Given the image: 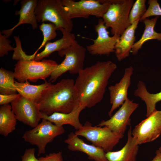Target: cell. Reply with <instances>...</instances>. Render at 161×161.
Returning <instances> with one entry per match:
<instances>
[{
    "mask_svg": "<svg viewBox=\"0 0 161 161\" xmlns=\"http://www.w3.org/2000/svg\"><path fill=\"white\" fill-rule=\"evenodd\" d=\"M15 84L17 92L21 96L38 104L44 93L52 83L45 81L40 85H33L27 80L21 83L15 81Z\"/></svg>",
    "mask_w": 161,
    "mask_h": 161,
    "instance_id": "44dd1931",
    "label": "cell"
},
{
    "mask_svg": "<svg viewBox=\"0 0 161 161\" xmlns=\"http://www.w3.org/2000/svg\"><path fill=\"white\" fill-rule=\"evenodd\" d=\"M65 132L63 126H57L49 121L42 119L35 127L26 131L22 138L25 141L38 147V156L46 153V148L48 143Z\"/></svg>",
    "mask_w": 161,
    "mask_h": 161,
    "instance_id": "ba28073f",
    "label": "cell"
},
{
    "mask_svg": "<svg viewBox=\"0 0 161 161\" xmlns=\"http://www.w3.org/2000/svg\"><path fill=\"white\" fill-rule=\"evenodd\" d=\"M75 133L84 137L93 145L102 148L106 153L112 151L124 136L113 132L106 126H93L88 121Z\"/></svg>",
    "mask_w": 161,
    "mask_h": 161,
    "instance_id": "52a82bcc",
    "label": "cell"
},
{
    "mask_svg": "<svg viewBox=\"0 0 161 161\" xmlns=\"http://www.w3.org/2000/svg\"><path fill=\"white\" fill-rule=\"evenodd\" d=\"M62 33V38L53 42H48L44 50L36 54L33 60L40 61L44 58L48 57L55 51L59 52L69 47L76 41L75 35L71 32L62 28H59Z\"/></svg>",
    "mask_w": 161,
    "mask_h": 161,
    "instance_id": "d6986e66",
    "label": "cell"
},
{
    "mask_svg": "<svg viewBox=\"0 0 161 161\" xmlns=\"http://www.w3.org/2000/svg\"><path fill=\"white\" fill-rule=\"evenodd\" d=\"M110 6L102 17L107 29L112 35L120 36L128 27L129 15L133 0H107Z\"/></svg>",
    "mask_w": 161,
    "mask_h": 161,
    "instance_id": "8992f818",
    "label": "cell"
},
{
    "mask_svg": "<svg viewBox=\"0 0 161 161\" xmlns=\"http://www.w3.org/2000/svg\"><path fill=\"white\" fill-rule=\"evenodd\" d=\"M21 96L19 93L9 95L0 94V105H2L9 104Z\"/></svg>",
    "mask_w": 161,
    "mask_h": 161,
    "instance_id": "d6a6232c",
    "label": "cell"
},
{
    "mask_svg": "<svg viewBox=\"0 0 161 161\" xmlns=\"http://www.w3.org/2000/svg\"><path fill=\"white\" fill-rule=\"evenodd\" d=\"M38 22L49 21L57 30L62 28L71 32L73 24L61 0H38L35 10Z\"/></svg>",
    "mask_w": 161,
    "mask_h": 161,
    "instance_id": "277c9868",
    "label": "cell"
},
{
    "mask_svg": "<svg viewBox=\"0 0 161 161\" xmlns=\"http://www.w3.org/2000/svg\"><path fill=\"white\" fill-rule=\"evenodd\" d=\"M35 150L34 148L26 149L21 156V161H39L35 155Z\"/></svg>",
    "mask_w": 161,
    "mask_h": 161,
    "instance_id": "1f68e13d",
    "label": "cell"
},
{
    "mask_svg": "<svg viewBox=\"0 0 161 161\" xmlns=\"http://www.w3.org/2000/svg\"><path fill=\"white\" fill-rule=\"evenodd\" d=\"M39 28L43 33V39L41 44L34 53L35 55L38 51L45 46L48 42L55 38L57 35L56 32L57 28L55 25L52 23L45 24L42 23L39 26Z\"/></svg>",
    "mask_w": 161,
    "mask_h": 161,
    "instance_id": "4316f807",
    "label": "cell"
},
{
    "mask_svg": "<svg viewBox=\"0 0 161 161\" xmlns=\"http://www.w3.org/2000/svg\"><path fill=\"white\" fill-rule=\"evenodd\" d=\"M72 79L63 78L47 89L38 103L40 110L49 115L55 112L67 113L71 112L80 103Z\"/></svg>",
    "mask_w": 161,
    "mask_h": 161,
    "instance_id": "7a4b0ae2",
    "label": "cell"
},
{
    "mask_svg": "<svg viewBox=\"0 0 161 161\" xmlns=\"http://www.w3.org/2000/svg\"><path fill=\"white\" fill-rule=\"evenodd\" d=\"M158 150L161 153V145L159 148V149Z\"/></svg>",
    "mask_w": 161,
    "mask_h": 161,
    "instance_id": "e575fe53",
    "label": "cell"
},
{
    "mask_svg": "<svg viewBox=\"0 0 161 161\" xmlns=\"http://www.w3.org/2000/svg\"><path fill=\"white\" fill-rule=\"evenodd\" d=\"M148 4V7L140 19V21H143L150 16H161V7L157 0H149Z\"/></svg>",
    "mask_w": 161,
    "mask_h": 161,
    "instance_id": "f1b7e54d",
    "label": "cell"
},
{
    "mask_svg": "<svg viewBox=\"0 0 161 161\" xmlns=\"http://www.w3.org/2000/svg\"><path fill=\"white\" fill-rule=\"evenodd\" d=\"M131 129L130 126L128 132L127 141L121 149L106 153V156L108 161H137L139 145L132 135Z\"/></svg>",
    "mask_w": 161,
    "mask_h": 161,
    "instance_id": "e0dca14e",
    "label": "cell"
},
{
    "mask_svg": "<svg viewBox=\"0 0 161 161\" xmlns=\"http://www.w3.org/2000/svg\"><path fill=\"white\" fill-rule=\"evenodd\" d=\"M139 106V104L128 98L110 119L102 120L97 126H106L115 133L124 135L127 126L130 125L131 115Z\"/></svg>",
    "mask_w": 161,
    "mask_h": 161,
    "instance_id": "4fadbf2b",
    "label": "cell"
},
{
    "mask_svg": "<svg viewBox=\"0 0 161 161\" xmlns=\"http://www.w3.org/2000/svg\"><path fill=\"white\" fill-rule=\"evenodd\" d=\"M132 66L125 68L124 75L120 81L114 85L108 87L110 94V101L112 104L111 108L108 112L111 117L116 109L122 105L128 98V92L131 83V77L133 73Z\"/></svg>",
    "mask_w": 161,
    "mask_h": 161,
    "instance_id": "5bb4252c",
    "label": "cell"
},
{
    "mask_svg": "<svg viewBox=\"0 0 161 161\" xmlns=\"http://www.w3.org/2000/svg\"><path fill=\"white\" fill-rule=\"evenodd\" d=\"M38 159L39 161H63L62 152L60 151L50 153L45 157H41Z\"/></svg>",
    "mask_w": 161,
    "mask_h": 161,
    "instance_id": "4dcf8cb0",
    "label": "cell"
},
{
    "mask_svg": "<svg viewBox=\"0 0 161 161\" xmlns=\"http://www.w3.org/2000/svg\"><path fill=\"white\" fill-rule=\"evenodd\" d=\"M14 72L1 67L0 69V94L9 95L17 92Z\"/></svg>",
    "mask_w": 161,
    "mask_h": 161,
    "instance_id": "d4e9b609",
    "label": "cell"
},
{
    "mask_svg": "<svg viewBox=\"0 0 161 161\" xmlns=\"http://www.w3.org/2000/svg\"><path fill=\"white\" fill-rule=\"evenodd\" d=\"M38 2V0H22L20 10L15 12V15L19 16L17 24L11 29L3 30L0 33L4 34L8 38L11 35L15 29L23 24H30L33 30L37 29L38 27V21L35 12Z\"/></svg>",
    "mask_w": 161,
    "mask_h": 161,
    "instance_id": "2e32d148",
    "label": "cell"
},
{
    "mask_svg": "<svg viewBox=\"0 0 161 161\" xmlns=\"http://www.w3.org/2000/svg\"><path fill=\"white\" fill-rule=\"evenodd\" d=\"M146 0H137L134 3L129 15L128 27L140 20L147 10Z\"/></svg>",
    "mask_w": 161,
    "mask_h": 161,
    "instance_id": "484cf974",
    "label": "cell"
},
{
    "mask_svg": "<svg viewBox=\"0 0 161 161\" xmlns=\"http://www.w3.org/2000/svg\"><path fill=\"white\" fill-rule=\"evenodd\" d=\"M86 49L76 40L68 48L58 52L59 56H65L51 73L48 82L53 83L62 74L69 71L72 74H78L83 69Z\"/></svg>",
    "mask_w": 161,
    "mask_h": 161,
    "instance_id": "5b68a950",
    "label": "cell"
},
{
    "mask_svg": "<svg viewBox=\"0 0 161 161\" xmlns=\"http://www.w3.org/2000/svg\"><path fill=\"white\" fill-rule=\"evenodd\" d=\"M14 38L16 42V47H15L12 59L18 61L21 60H33L36 55L34 54L31 55H27L22 48L21 41L19 36H15Z\"/></svg>",
    "mask_w": 161,
    "mask_h": 161,
    "instance_id": "83f0119b",
    "label": "cell"
},
{
    "mask_svg": "<svg viewBox=\"0 0 161 161\" xmlns=\"http://www.w3.org/2000/svg\"><path fill=\"white\" fill-rule=\"evenodd\" d=\"M134 94L145 102L146 107V116L147 117L156 110L157 103L161 101V91L155 94L150 93L147 90L145 84L142 81L138 82L137 88Z\"/></svg>",
    "mask_w": 161,
    "mask_h": 161,
    "instance_id": "603a6c76",
    "label": "cell"
},
{
    "mask_svg": "<svg viewBox=\"0 0 161 161\" xmlns=\"http://www.w3.org/2000/svg\"><path fill=\"white\" fill-rule=\"evenodd\" d=\"M139 21L140 20H138L129 26L120 35L117 43L114 52L116 57L119 61L129 56L135 43V32Z\"/></svg>",
    "mask_w": 161,
    "mask_h": 161,
    "instance_id": "ac0fdd59",
    "label": "cell"
},
{
    "mask_svg": "<svg viewBox=\"0 0 161 161\" xmlns=\"http://www.w3.org/2000/svg\"><path fill=\"white\" fill-rule=\"evenodd\" d=\"M161 134V111L156 110L136 125L132 131L139 145L151 142Z\"/></svg>",
    "mask_w": 161,
    "mask_h": 161,
    "instance_id": "8fae6325",
    "label": "cell"
},
{
    "mask_svg": "<svg viewBox=\"0 0 161 161\" xmlns=\"http://www.w3.org/2000/svg\"><path fill=\"white\" fill-rule=\"evenodd\" d=\"M64 142L68 145V148L69 150L83 152L88 156L89 160L95 161H108L106 156V153L102 148L86 143L73 132L68 134Z\"/></svg>",
    "mask_w": 161,
    "mask_h": 161,
    "instance_id": "9a60e30c",
    "label": "cell"
},
{
    "mask_svg": "<svg viewBox=\"0 0 161 161\" xmlns=\"http://www.w3.org/2000/svg\"><path fill=\"white\" fill-rule=\"evenodd\" d=\"M61 2L71 19L87 18L91 16L102 18L110 5L107 0H61Z\"/></svg>",
    "mask_w": 161,
    "mask_h": 161,
    "instance_id": "9c48e42d",
    "label": "cell"
},
{
    "mask_svg": "<svg viewBox=\"0 0 161 161\" xmlns=\"http://www.w3.org/2000/svg\"><path fill=\"white\" fill-rule=\"evenodd\" d=\"M58 64L55 61L44 59L18 61L15 65V78L20 83L27 80L35 82L39 79L45 80L50 77Z\"/></svg>",
    "mask_w": 161,
    "mask_h": 161,
    "instance_id": "3957f363",
    "label": "cell"
},
{
    "mask_svg": "<svg viewBox=\"0 0 161 161\" xmlns=\"http://www.w3.org/2000/svg\"><path fill=\"white\" fill-rule=\"evenodd\" d=\"M17 119L12 110L11 105H1L0 107V134L7 136L15 130Z\"/></svg>",
    "mask_w": 161,
    "mask_h": 161,
    "instance_id": "cb8c5ba5",
    "label": "cell"
},
{
    "mask_svg": "<svg viewBox=\"0 0 161 161\" xmlns=\"http://www.w3.org/2000/svg\"><path fill=\"white\" fill-rule=\"evenodd\" d=\"M117 68L111 61H98L81 71L75 83L80 104L90 108L100 102L109 80Z\"/></svg>",
    "mask_w": 161,
    "mask_h": 161,
    "instance_id": "6da1fadb",
    "label": "cell"
},
{
    "mask_svg": "<svg viewBox=\"0 0 161 161\" xmlns=\"http://www.w3.org/2000/svg\"><path fill=\"white\" fill-rule=\"evenodd\" d=\"M95 28L97 37L95 39L92 40L93 44L86 47V49L89 53L92 55L108 56L114 52L116 44L120 36L114 35L110 36L102 19H99Z\"/></svg>",
    "mask_w": 161,
    "mask_h": 161,
    "instance_id": "7c38bea8",
    "label": "cell"
},
{
    "mask_svg": "<svg viewBox=\"0 0 161 161\" xmlns=\"http://www.w3.org/2000/svg\"><path fill=\"white\" fill-rule=\"evenodd\" d=\"M159 17L157 16L151 19L147 18L143 21L145 26L144 30L140 38L135 42L131 52L132 55H137L143 44L147 41L152 39L161 41V33L156 32L154 29Z\"/></svg>",
    "mask_w": 161,
    "mask_h": 161,
    "instance_id": "7402d4cb",
    "label": "cell"
},
{
    "mask_svg": "<svg viewBox=\"0 0 161 161\" xmlns=\"http://www.w3.org/2000/svg\"><path fill=\"white\" fill-rule=\"evenodd\" d=\"M11 106L17 120L32 128L42 119L39 104L22 96L13 101Z\"/></svg>",
    "mask_w": 161,
    "mask_h": 161,
    "instance_id": "30bf717a",
    "label": "cell"
},
{
    "mask_svg": "<svg viewBox=\"0 0 161 161\" xmlns=\"http://www.w3.org/2000/svg\"><path fill=\"white\" fill-rule=\"evenodd\" d=\"M7 37L4 35L0 33V57H3L8 53V52L14 50L15 48L10 44L11 41L8 39Z\"/></svg>",
    "mask_w": 161,
    "mask_h": 161,
    "instance_id": "f546056e",
    "label": "cell"
},
{
    "mask_svg": "<svg viewBox=\"0 0 161 161\" xmlns=\"http://www.w3.org/2000/svg\"><path fill=\"white\" fill-rule=\"evenodd\" d=\"M85 108L79 104L73 111L67 113L55 112L48 115L42 113V119L49 121L58 126L70 125L77 130L83 125L80 122L79 117L81 111Z\"/></svg>",
    "mask_w": 161,
    "mask_h": 161,
    "instance_id": "ffe728a7",
    "label": "cell"
},
{
    "mask_svg": "<svg viewBox=\"0 0 161 161\" xmlns=\"http://www.w3.org/2000/svg\"><path fill=\"white\" fill-rule=\"evenodd\" d=\"M155 154V156L151 161H161V153L158 150Z\"/></svg>",
    "mask_w": 161,
    "mask_h": 161,
    "instance_id": "836d02e7",
    "label": "cell"
}]
</instances>
